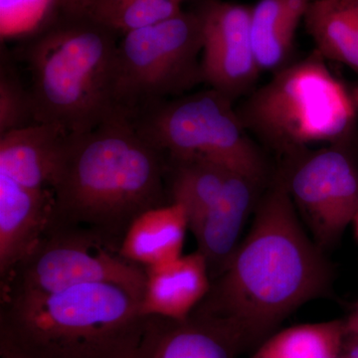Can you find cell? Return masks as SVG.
Instances as JSON below:
<instances>
[{
  "label": "cell",
  "instance_id": "4",
  "mask_svg": "<svg viewBox=\"0 0 358 358\" xmlns=\"http://www.w3.org/2000/svg\"><path fill=\"white\" fill-rule=\"evenodd\" d=\"M117 32L91 17L62 20L26 47L35 122L87 133L119 114L114 102Z\"/></svg>",
  "mask_w": 358,
  "mask_h": 358
},
{
  "label": "cell",
  "instance_id": "15",
  "mask_svg": "<svg viewBox=\"0 0 358 358\" xmlns=\"http://www.w3.org/2000/svg\"><path fill=\"white\" fill-rule=\"evenodd\" d=\"M145 270L147 280L141 303L145 317L187 319L210 289L208 265L197 250L173 262Z\"/></svg>",
  "mask_w": 358,
  "mask_h": 358
},
{
  "label": "cell",
  "instance_id": "18",
  "mask_svg": "<svg viewBox=\"0 0 358 358\" xmlns=\"http://www.w3.org/2000/svg\"><path fill=\"white\" fill-rule=\"evenodd\" d=\"M303 23L315 51L358 73V0H313Z\"/></svg>",
  "mask_w": 358,
  "mask_h": 358
},
{
  "label": "cell",
  "instance_id": "9",
  "mask_svg": "<svg viewBox=\"0 0 358 358\" xmlns=\"http://www.w3.org/2000/svg\"><path fill=\"white\" fill-rule=\"evenodd\" d=\"M284 181L308 232L322 251L338 243L358 209V169L345 143L308 148L280 160Z\"/></svg>",
  "mask_w": 358,
  "mask_h": 358
},
{
  "label": "cell",
  "instance_id": "29",
  "mask_svg": "<svg viewBox=\"0 0 358 358\" xmlns=\"http://www.w3.org/2000/svg\"><path fill=\"white\" fill-rule=\"evenodd\" d=\"M167 1H178V2H180L179 1V0H167ZM181 3V2H180Z\"/></svg>",
  "mask_w": 358,
  "mask_h": 358
},
{
  "label": "cell",
  "instance_id": "28",
  "mask_svg": "<svg viewBox=\"0 0 358 358\" xmlns=\"http://www.w3.org/2000/svg\"><path fill=\"white\" fill-rule=\"evenodd\" d=\"M352 95L358 110V86L355 87V90H353Z\"/></svg>",
  "mask_w": 358,
  "mask_h": 358
},
{
  "label": "cell",
  "instance_id": "5",
  "mask_svg": "<svg viewBox=\"0 0 358 358\" xmlns=\"http://www.w3.org/2000/svg\"><path fill=\"white\" fill-rule=\"evenodd\" d=\"M235 107L245 129L280 160L315 145L345 143L357 110L315 50L275 71Z\"/></svg>",
  "mask_w": 358,
  "mask_h": 358
},
{
  "label": "cell",
  "instance_id": "1",
  "mask_svg": "<svg viewBox=\"0 0 358 358\" xmlns=\"http://www.w3.org/2000/svg\"><path fill=\"white\" fill-rule=\"evenodd\" d=\"M251 228L225 271L195 310L225 320L246 350L272 336L289 315L329 293L333 271L282 179L274 173Z\"/></svg>",
  "mask_w": 358,
  "mask_h": 358
},
{
  "label": "cell",
  "instance_id": "19",
  "mask_svg": "<svg viewBox=\"0 0 358 358\" xmlns=\"http://www.w3.org/2000/svg\"><path fill=\"white\" fill-rule=\"evenodd\" d=\"M167 185L171 202L185 209L189 230L218 199L229 169L208 160H169Z\"/></svg>",
  "mask_w": 358,
  "mask_h": 358
},
{
  "label": "cell",
  "instance_id": "10",
  "mask_svg": "<svg viewBox=\"0 0 358 358\" xmlns=\"http://www.w3.org/2000/svg\"><path fill=\"white\" fill-rule=\"evenodd\" d=\"M251 11L223 0H205L197 9L203 25L204 83L234 103L257 88L262 72L252 44Z\"/></svg>",
  "mask_w": 358,
  "mask_h": 358
},
{
  "label": "cell",
  "instance_id": "14",
  "mask_svg": "<svg viewBox=\"0 0 358 358\" xmlns=\"http://www.w3.org/2000/svg\"><path fill=\"white\" fill-rule=\"evenodd\" d=\"M69 133L35 122L0 136V173L31 189H50L65 154Z\"/></svg>",
  "mask_w": 358,
  "mask_h": 358
},
{
  "label": "cell",
  "instance_id": "20",
  "mask_svg": "<svg viewBox=\"0 0 358 358\" xmlns=\"http://www.w3.org/2000/svg\"><path fill=\"white\" fill-rule=\"evenodd\" d=\"M345 338V320L298 324L275 331L250 358H341Z\"/></svg>",
  "mask_w": 358,
  "mask_h": 358
},
{
  "label": "cell",
  "instance_id": "2",
  "mask_svg": "<svg viewBox=\"0 0 358 358\" xmlns=\"http://www.w3.org/2000/svg\"><path fill=\"white\" fill-rule=\"evenodd\" d=\"M166 183V157L128 117L113 115L87 133L69 134L52 187V222L86 228L121 247L134 219L171 203Z\"/></svg>",
  "mask_w": 358,
  "mask_h": 358
},
{
  "label": "cell",
  "instance_id": "23",
  "mask_svg": "<svg viewBox=\"0 0 358 358\" xmlns=\"http://www.w3.org/2000/svg\"><path fill=\"white\" fill-rule=\"evenodd\" d=\"M55 6V0H0L2 37L32 31Z\"/></svg>",
  "mask_w": 358,
  "mask_h": 358
},
{
  "label": "cell",
  "instance_id": "3",
  "mask_svg": "<svg viewBox=\"0 0 358 358\" xmlns=\"http://www.w3.org/2000/svg\"><path fill=\"white\" fill-rule=\"evenodd\" d=\"M143 294L112 282L1 301V358H129L145 327Z\"/></svg>",
  "mask_w": 358,
  "mask_h": 358
},
{
  "label": "cell",
  "instance_id": "8",
  "mask_svg": "<svg viewBox=\"0 0 358 358\" xmlns=\"http://www.w3.org/2000/svg\"><path fill=\"white\" fill-rule=\"evenodd\" d=\"M145 268L127 260L120 247L86 228L50 222L36 246L1 281V301L43 296L112 282L143 294Z\"/></svg>",
  "mask_w": 358,
  "mask_h": 358
},
{
  "label": "cell",
  "instance_id": "30",
  "mask_svg": "<svg viewBox=\"0 0 358 358\" xmlns=\"http://www.w3.org/2000/svg\"><path fill=\"white\" fill-rule=\"evenodd\" d=\"M179 1L182 2V1H183V0H179Z\"/></svg>",
  "mask_w": 358,
  "mask_h": 358
},
{
  "label": "cell",
  "instance_id": "7",
  "mask_svg": "<svg viewBox=\"0 0 358 358\" xmlns=\"http://www.w3.org/2000/svg\"><path fill=\"white\" fill-rule=\"evenodd\" d=\"M202 49L203 25L197 10H181L155 24L124 33L115 63L117 112L131 120L204 83Z\"/></svg>",
  "mask_w": 358,
  "mask_h": 358
},
{
  "label": "cell",
  "instance_id": "27",
  "mask_svg": "<svg viewBox=\"0 0 358 358\" xmlns=\"http://www.w3.org/2000/svg\"><path fill=\"white\" fill-rule=\"evenodd\" d=\"M353 226H355V235H357V238L358 240V209L357 213H355V218H353Z\"/></svg>",
  "mask_w": 358,
  "mask_h": 358
},
{
  "label": "cell",
  "instance_id": "11",
  "mask_svg": "<svg viewBox=\"0 0 358 358\" xmlns=\"http://www.w3.org/2000/svg\"><path fill=\"white\" fill-rule=\"evenodd\" d=\"M243 339L225 320L194 312L185 320L150 315L129 358H237Z\"/></svg>",
  "mask_w": 358,
  "mask_h": 358
},
{
  "label": "cell",
  "instance_id": "25",
  "mask_svg": "<svg viewBox=\"0 0 358 358\" xmlns=\"http://www.w3.org/2000/svg\"><path fill=\"white\" fill-rule=\"evenodd\" d=\"M345 320L346 336L358 339V301L355 310Z\"/></svg>",
  "mask_w": 358,
  "mask_h": 358
},
{
  "label": "cell",
  "instance_id": "24",
  "mask_svg": "<svg viewBox=\"0 0 358 358\" xmlns=\"http://www.w3.org/2000/svg\"><path fill=\"white\" fill-rule=\"evenodd\" d=\"M96 0H55V6L66 17H91Z\"/></svg>",
  "mask_w": 358,
  "mask_h": 358
},
{
  "label": "cell",
  "instance_id": "16",
  "mask_svg": "<svg viewBox=\"0 0 358 358\" xmlns=\"http://www.w3.org/2000/svg\"><path fill=\"white\" fill-rule=\"evenodd\" d=\"M189 221L180 204L143 212L127 230L120 252L127 260L147 268L166 265L183 255Z\"/></svg>",
  "mask_w": 358,
  "mask_h": 358
},
{
  "label": "cell",
  "instance_id": "26",
  "mask_svg": "<svg viewBox=\"0 0 358 358\" xmlns=\"http://www.w3.org/2000/svg\"><path fill=\"white\" fill-rule=\"evenodd\" d=\"M341 358H358V339L346 336Z\"/></svg>",
  "mask_w": 358,
  "mask_h": 358
},
{
  "label": "cell",
  "instance_id": "6",
  "mask_svg": "<svg viewBox=\"0 0 358 358\" xmlns=\"http://www.w3.org/2000/svg\"><path fill=\"white\" fill-rule=\"evenodd\" d=\"M235 106L208 88L157 103L129 121L166 159L208 160L268 185L275 171Z\"/></svg>",
  "mask_w": 358,
  "mask_h": 358
},
{
  "label": "cell",
  "instance_id": "13",
  "mask_svg": "<svg viewBox=\"0 0 358 358\" xmlns=\"http://www.w3.org/2000/svg\"><path fill=\"white\" fill-rule=\"evenodd\" d=\"M50 189H31L0 173L1 281L36 246L53 218Z\"/></svg>",
  "mask_w": 358,
  "mask_h": 358
},
{
  "label": "cell",
  "instance_id": "22",
  "mask_svg": "<svg viewBox=\"0 0 358 358\" xmlns=\"http://www.w3.org/2000/svg\"><path fill=\"white\" fill-rule=\"evenodd\" d=\"M35 124L29 89L25 88L11 61L2 54L0 71V136Z\"/></svg>",
  "mask_w": 358,
  "mask_h": 358
},
{
  "label": "cell",
  "instance_id": "21",
  "mask_svg": "<svg viewBox=\"0 0 358 358\" xmlns=\"http://www.w3.org/2000/svg\"><path fill=\"white\" fill-rule=\"evenodd\" d=\"M181 10L180 2L167 0H96L92 18L124 34L166 20Z\"/></svg>",
  "mask_w": 358,
  "mask_h": 358
},
{
  "label": "cell",
  "instance_id": "12",
  "mask_svg": "<svg viewBox=\"0 0 358 358\" xmlns=\"http://www.w3.org/2000/svg\"><path fill=\"white\" fill-rule=\"evenodd\" d=\"M268 185L243 174L230 173L218 199L190 229L197 251L208 265L212 281L227 268L241 243L245 224Z\"/></svg>",
  "mask_w": 358,
  "mask_h": 358
},
{
  "label": "cell",
  "instance_id": "17",
  "mask_svg": "<svg viewBox=\"0 0 358 358\" xmlns=\"http://www.w3.org/2000/svg\"><path fill=\"white\" fill-rule=\"evenodd\" d=\"M313 0H259L251 11V37L261 71L289 64L296 29Z\"/></svg>",
  "mask_w": 358,
  "mask_h": 358
}]
</instances>
